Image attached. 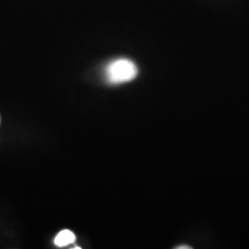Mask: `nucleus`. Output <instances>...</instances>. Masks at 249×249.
Segmentation results:
<instances>
[{"label": "nucleus", "instance_id": "obj_2", "mask_svg": "<svg viewBox=\"0 0 249 249\" xmlns=\"http://www.w3.org/2000/svg\"><path fill=\"white\" fill-rule=\"evenodd\" d=\"M75 241V234L70 230H64L59 232L54 239V245L57 247H66V246L73 244Z\"/></svg>", "mask_w": 249, "mask_h": 249}, {"label": "nucleus", "instance_id": "obj_1", "mask_svg": "<svg viewBox=\"0 0 249 249\" xmlns=\"http://www.w3.org/2000/svg\"><path fill=\"white\" fill-rule=\"evenodd\" d=\"M139 71L136 65L128 59H118L107 65L105 75L110 85H121L129 82L138 76Z\"/></svg>", "mask_w": 249, "mask_h": 249}, {"label": "nucleus", "instance_id": "obj_3", "mask_svg": "<svg viewBox=\"0 0 249 249\" xmlns=\"http://www.w3.org/2000/svg\"><path fill=\"white\" fill-rule=\"evenodd\" d=\"M183 248H185V249H189L191 247H187V246H181V247H178V249H183Z\"/></svg>", "mask_w": 249, "mask_h": 249}]
</instances>
